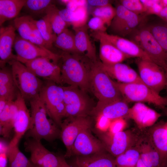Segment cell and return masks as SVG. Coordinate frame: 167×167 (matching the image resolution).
<instances>
[{
	"mask_svg": "<svg viewBox=\"0 0 167 167\" xmlns=\"http://www.w3.org/2000/svg\"><path fill=\"white\" fill-rule=\"evenodd\" d=\"M59 55L58 64L60 69L62 84L76 86L85 92L88 91L90 73L93 62L79 53L63 51Z\"/></svg>",
	"mask_w": 167,
	"mask_h": 167,
	"instance_id": "cell-1",
	"label": "cell"
},
{
	"mask_svg": "<svg viewBox=\"0 0 167 167\" xmlns=\"http://www.w3.org/2000/svg\"><path fill=\"white\" fill-rule=\"evenodd\" d=\"M29 102L32 122L26 135L27 138L51 141L60 137V129L51 119L48 118L45 107L40 97Z\"/></svg>",
	"mask_w": 167,
	"mask_h": 167,
	"instance_id": "cell-2",
	"label": "cell"
},
{
	"mask_svg": "<svg viewBox=\"0 0 167 167\" xmlns=\"http://www.w3.org/2000/svg\"><path fill=\"white\" fill-rule=\"evenodd\" d=\"M92 62L89 75V89L98 101L109 103L123 99L122 96L113 81L98 64Z\"/></svg>",
	"mask_w": 167,
	"mask_h": 167,
	"instance_id": "cell-3",
	"label": "cell"
},
{
	"mask_svg": "<svg viewBox=\"0 0 167 167\" xmlns=\"http://www.w3.org/2000/svg\"><path fill=\"white\" fill-rule=\"evenodd\" d=\"M8 64L15 85L25 101H29L40 97L44 83L24 64L15 59Z\"/></svg>",
	"mask_w": 167,
	"mask_h": 167,
	"instance_id": "cell-4",
	"label": "cell"
},
{
	"mask_svg": "<svg viewBox=\"0 0 167 167\" xmlns=\"http://www.w3.org/2000/svg\"><path fill=\"white\" fill-rule=\"evenodd\" d=\"M63 96L62 86L49 81L44 83L40 94L49 117L59 127L66 118Z\"/></svg>",
	"mask_w": 167,
	"mask_h": 167,
	"instance_id": "cell-5",
	"label": "cell"
},
{
	"mask_svg": "<svg viewBox=\"0 0 167 167\" xmlns=\"http://www.w3.org/2000/svg\"><path fill=\"white\" fill-rule=\"evenodd\" d=\"M114 83L123 99L127 102H147L162 108L167 106V98L161 96L142 82Z\"/></svg>",
	"mask_w": 167,
	"mask_h": 167,
	"instance_id": "cell-6",
	"label": "cell"
},
{
	"mask_svg": "<svg viewBox=\"0 0 167 167\" xmlns=\"http://www.w3.org/2000/svg\"><path fill=\"white\" fill-rule=\"evenodd\" d=\"M129 36L131 40L137 44L152 61L165 70L167 69L165 54L147 26L139 27Z\"/></svg>",
	"mask_w": 167,
	"mask_h": 167,
	"instance_id": "cell-7",
	"label": "cell"
},
{
	"mask_svg": "<svg viewBox=\"0 0 167 167\" xmlns=\"http://www.w3.org/2000/svg\"><path fill=\"white\" fill-rule=\"evenodd\" d=\"M62 86L66 118L88 116L92 109L86 92L76 86Z\"/></svg>",
	"mask_w": 167,
	"mask_h": 167,
	"instance_id": "cell-8",
	"label": "cell"
},
{
	"mask_svg": "<svg viewBox=\"0 0 167 167\" xmlns=\"http://www.w3.org/2000/svg\"><path fill=\"white\" fill-rule=\"evenodd\" d=\"M24 147L25 151L30 154V161L37 167H63L67 163L64 157L56 156L47 149L40 140L28 138Z\"/></svg>",
	"mask_w": 167,
	"mask_h": 167,
	"instance_id": "cell-9",
	"label": "cell"
},
{
	"mask_svg": "<svg viewBox=\"0 0 167 167\" xmlns=\"http://www.w3.org/2000/svg\"><path fill=\"white\" fill-rule=\"evenodd\" d=\"M139 77L144 84L158 94L165 88V70L153 62L137 58L136 60Z\"/></svg>",
	"mask_w": 167,
	"mask_h": 167,
	"instance_id": "cell-10",
	"label": "cell"
},
{
	"mask_svg": "<svg viewBox=\"0 0 167 167\" xmlns=\"http://www.w3.org/2000/svg\"><path fill=\"white\" fill-rule=\"evenodd\" d=\"M92 124V121L88 116L66 118L62 121L60 127V137L66 149L65 157L72 156V146L76 138L83 130L91 128Z\"/></svg>",
	"mask_w": 167,
	"mask_h": 167,
	"instance_id": "cell-11",
	"label": "cell"
},
{
	"mask_svg": "<svg viewBox=\"0 0 167 167\" xmlns=\"http://www.w3.org/2000/svg\"><path fill=\"white\" fill-rule=\"evenodd\" d=\"M13 47L16 53V60L23 63L38 58L45 57L58 64L60 57L59 54L34 44L19 36H16Z\"/></svg>",
	"mask_w": 167,
	"mask_h": 167,
	"instance_id": "cell-12",
	"label": "cell"
},
{
	"mask_svg": "<svg viewBox=\"0 0 167 167\" xmlns=\"http://www.w3.org/2000/svg\"><path fill=\"white\" fill-rule=\"evenodd\" d=\"M23 64L38 78L58 84H62L60 67L52 59L40 57L26 61Z\"/></svg>",
	"mask_w": 167,
	"mask_h": 167,
	"instance_id": "cell-13",
	"label": "cell"
},
{
	"mask_svg": "<svg viewBox=\"0 0 167 167\" xmlns=\"http://www.w3.org/2000/svg\"><path fill=\"white\" fill-rule=\"evenodd\" d=\"M15 101L16 107L13 123L15 134L9 144L11 145L18 144L22 137L29 130L32 122L31 115L26 105L25 101L19 91Z\"/></svg>",
	"mask_w": 167,
	"mask_h": 167,
	"instance_id": "cell-14",
	"label": "cell"
},
{
	"mask_svg": "<svg viewBox=\"0 0 167 167\" xmlns=\"http://www.w3.org/2000/svg\"><path fill=\"white\" fill-rule=\"evenodd\" d=\"M91 128L82 131L75 139L72 148V156H86L104 152L101 141L92 134Z\"/></svg>",
	"mask_w": 167,
	"mask_h": 167,
	"instance_id": "cell-15",
	"label": "cell"
},
{
	"mask_svg": "<svg viewBox=\"0 0 167 167\" xmlns=\"http://www.w3.org/2000/svg\"><path fill=\"white\" fill-rule=\"evenodd\" d=\"M92 35V36H100L105 39L123 53L131 58L136 57L151 61L148 56L140 47L131 40L109 34L106 32H93Z\"/></svg>",
	"mask_w": 167,
	"mask_h": 167,
	"instance_id": "cell-16",
	"label": "cell"
},
{
	"mask_svg": "<svg viewBox=\"0 0 167 167\" xmlns=\"http://www.w3.org/2000/svg\"><path fill=\"white\" fill-rule=\"evenodd\" d=\"M129 109L127 102L123 99L109 103L98 101L90 114L95 118L103 116L109 120H115L127 115Z\"/></svg>",
	"mask_w": 167,
	"mask_h": 167,
	"instance_id": "cell-17",
	"label": "cell"
},
{
	"mask_svg": "<svg viewBox=\"0 0 167 167\" xmlns=\"http://www.w3.org/2000/svg\"><path fill=\"white\" fill-rule=\"evenodd\" d=\"M97 62L111 78L116 79L119 82L124 84L143 83L135 71L126 64L120 63L107 65L98 61Z\"/></svg>",
	"mask_w": 167,
	"mask_h": 167,
	"instance_id": "cell-18",
	"label": "cell"
},
{
	"mask_svg": "<svg viewBox=\"0 0 167 167\" xmlns=\"http://www.w3.org/2000/svg\"><path fill=\"white\" fill-rule=\"evenodd\" d=\"M16 29L12 25L2 27L0 29V66L1 68L7 63L16 60V55L12 53V47L16 36Z\"/></svg>",
	"mask_w": 167,
	"mask_h": 167,
	"instance_id": "cell-19",
	"label": "cell"
},
{
	"mask_svg": "<svg viewBox=\"0 0 167 167\" xmlns=\"http://www.w3.org/2000/svg\"><path fill=\"white\" fill-rule=\"evenodd\" d=\"M88 29L87 24L81 27L73 29L75 34V46L79 54L96 62L98 61L96 49L88 34Z\"/></svg>",
	"mask_w": 167,
	"mask_h": 167,
	"instance_id": "cell-20",
	"label": "cell"
},
{
	"mask_svg": "<svg viewBox=\"0 0 167 167\" xmlns=\"http://www.w3.org/2000/svg\"><path fill=\"white\" fill-rule=\"evenodd\" d=\"M93 36L99 41V57L101 62L103 64L112 65L122 63L131 58L105 39L99 36Z\"/></svg>",
	"mask_w": 167,
	"mask_h": 167,
	"instance_id": "cell-21",
	"label": "cell"
},
{
	"mask_svg": "<svg viewBox=\"0 0 167 167\" xmlns=\"http://www.w3.org/2000/svg\"><path fill=\"white\" fill-rule=\"evenodd\" d=\"M98 135L105 149L113 156L116 157L126 151L127 136L125 132L119 131L112 135L101 133Z\"/></svg>",
	"mask_w": 167,
	"mask_h": 167,
	"instance_id": "cell-22",
	"label": "cell"
},
{
	"mask_svg": "<svg viewBox=\"0 0 167 167\" xmlns=\"http://www.w3.org/2000/svg\"><path fill=\"white\" fill-rule=\"evenodd\" d=\"M128 114L138 124L142 126L154 123L161 116L160 114L141 102L135 103L129 109Z\"/></svg>",
	"mask_w": 167,
	"mask_h": 167,
	"instance_id": "cell-23",
	"label": "cell"
},
{
	"mask_svg": "<svg viewBox=\"0 0 167 167\" xmlns=\"http://www.w3.org/2000/svg\"><path fill=\"white\" fill-rule=\"evenodd\" d=\"M77 167H116L115 159L104 152L86 156H77Z\"/></svg>",
	"mask_w": 167,
	"mask_h": 167,
	"instance_id": "cell-24",
	"label": "cell"
},
{
	"mask_svg": "<svg viewBox=\"0 0 167 167\" xmlns=\"http://www.w3.org/2000/svg\"><path fill=\"white\" fill-rule=\"evenodd\" d=\"M15 83L11 69L6 66L0 70V97L8 101L15 99L18 91Z\"/></svg>",
	"mask_w": 167,
	"mask_h": 167,
	"instance_id": "cell-25",
	"label": "cell"
},
{
	"mask_svg": "<svg viewBox=\"0 0 167 167\" xmlns=\"http://www.w3.org/2000/svg\"><path fill=\"white\" fill-rule=\"evenodd\" d=\"M26 0H0V25L16 18L25 5Z\"/></svg>",
	"mask_w": 167,
	"mask_h": 167,
	"instance_id": "cell-26",
	"label": "cell"
},
{
	"mask_svg": "<svg viewBox=\"0 0 167 167\" xmlns=\"http://www.w3.org/2000/svg\"><path fill=\"white\" fill-rule=\"evenodd\" d=\"M16 107L15 100L9 101L0 112V133L4 137H8L13 128Z\"/></svg>",
	"mask_w": 167,
	"mask_h": 167,
	"instance_id": "cell-27",
	"label": "cell"
},
{
	"mask_svg": "<svg viewBox=\"0 0 167 167\" xmlns=\"http://www.w3.org/2000/svg\"><path fill=\"white\" fill-rule=\"evenodd\" d=\"M54 45L63 52L79 53L75 46V33L67 28L57 35Z\"/></svg>",
	"mask_w": 167,
	"mask_h": 167,
	"instance_id": "cell-28",
	"label": "cell"
},
{
	"mask_svg": "<svg viewBox=\"0 0 167 167\" xmlns=\"http://www.w3.org/2000/svg\"><path fill=\"white\" fill-rule=\"evenodd\" d=\"M152 137L162 165L167 160V129L166 126H160L156 128L153 132Z\"/></svg>",
	"mask_w": 167,
	"mask_h": 167,
	"instance_id": "cell-29",
	"label": "cell"
},
{
	"mask_svg": "<svg viewBox=\"0 0 167 167\" xmlns=\"http://www.w3.org/2000/svg\"><path fill=\"white\" fill-rule=\"evenodd\" d=\"M7 157L9 167H32L33 165L19 150L18 144L8 145Z\"/></svg>",
	"mask_w": 167,
	"mask_h": 167,
	"instance_id": "cell-30",
	"label": "cell"
},
{
	"mask_svg": "<svg viewBox=\"0 0 167 167\" xmlns=\"http://www.w3.org/2000/svg\"><path fill=\"white\" fill-rule=\"evenodd\" d=\"M59 10L53 4L47 9L45 13L50 22L53 31L57 35L67 28L68 26L60 15Z\"/></svg>",
	"mask_w": 167,
	"mask_h": 167,
	"instance_id": "cell-31",
	"label": "cell"
},
{
	"mask_svg": "<svg viewBox=\"0 0 167 167\" xmlns=\"http://www.w3.org/2000/svg\"><path fill=\"white\" fill-rule=\"evenodd\" d=\"M35 24L49 49L53 47L57 35L53 29L50 22L45 15L40 19L35 20Z\"/></svg>",
	"mask_w": 167,
	"mask_h": 167,
	"instance_id": "cell-32",
	"label": "cell"
},
{
	"mask_svg": "<svg viewBox=\"0 0 167 167\" xmlns=\"http://www.w3.org/2000/svg\"><path fill=\"white\" fill-rule=\"evenodd\" d=\"M147 27L161 47L167 60V24L159 22Z\"/></svg>",
	"mask_w": 167,
	"mask_h": 167,
	"instance_id": "cell-33",
	"label": "cell"
},
{
	"mask_svg": "<svg viewBox=\"0 0 167 167\" xmlns=\"http://www.w3.org/2000/svg\"><path fill=\"white\" fill-rule=\"evenodd\" d=\"M33 18L26 15L17 17L14 20V26L19 36L22 38L29 40L32 32V21Z\"/></svg>",
	"mask_w": 167,
	"mask_h": 167,
	"instance_id": "cell-34",
	"label": "cell"
},
{
	"mask_svg": "<svg viewBox=\"0 0 167 167\" xmlns=\"http://www.w3.org/2000/svg\"><path fill=\"white\" fill-rule=\"evenodd\" d=\"M116 8V14L109 27L111 34L116 35L118 30L125 23L131 12L120 4Z\"/></svg>",
	"mask_w": 167,
	"mask_h": 167,
	"instance_id": "cell-35",
	"label": "cell"
},
{
	"mask_svg": "<svg viewBox=\"0 0 167 167\" xmlns=\"http://www.w3.org/2000/svg\"><path fill=\"white\" fill-rule=\"evenodd\" d=\"M140 157V153L137 150H127L116 157V167H136Z\"/></svg>",
	"mask_w": 167,
	"mask_h": 167,
	"instance_id": "cell-36",
	"label": "cell"
},
{
	"mask_svg": "<svg viewBox=\"0 0 167 167\" xmlns=\"http://www.w3.org/2000/svg\"><path fill=\"white\" fill-rule=\"evenodd\" d=\"M116 14V8L111 4L104 6L96 7L93 11V16L97 17L101 19L109 27Z\"/></svg>",
	"mask_w": 167,
	"mask_h": 167,
	"instance_id": "cell-37",
	"label": "cell"
},
{
	"mask_svg": "<svg viewBox=\"0 0 167 167\" xmlns=\"http://www.w3.org/2000/svg\"><path fill=\"white\" fill-rule=\"evenodd\" d=\"M50 0H26L24 7L33 14L45 13L48 7L53 4Z\"/></svg>",
	"mask_w": 167,
	"mask_h": 167,
	"instance_id": "cell-38",
	"label": "cell"
},
{
	"mask_svg": "<svg viewBox=\"0 0 167 167\" xmlns=\"http://www.w3.org/2000/svg\"><path fill=\"white\" fill-rule=\"evenodd\" d=\"M88 18L87 5L79 7L74 11L71 24L73 29L79 28L86 24Z\"/></svg>",
	"mask_w": 167,
	"mask_h": 167,
	"instance_id": "cell-39",
	"label": "cell"
},
{
	"mask_svg": "<svg viewBox=\"0 0 167 167\" xmlns=\"http://www.w3.org/2000/svg\"><path fill=\"white\" fill-rule=\"evenodd\" d=\"M140 158L147 167H161L162 162L158 152L149 151L141 154Z\"/></svg>",
	"mask_w": 167,
	"mask_h": 167,
	"instance_id": "cell-40",
	"label": "cell"
},
{
	"mask_svg": "<svg viewBox=\"0 0 167 167\" xmlns=\"http://www.w3.org/2000/svg\"><path fill=\"white\" fill-rule=\"evenodd\" d=\"M120 4L130 11L138 15L146 12L147 10L139 0H122Z\"/></svg>",
	"mask_w": 167,
	"mask_h": 167,
	"instance_id": "cell-41",
	"label": "cell"
},
{
	"mask_svg": "<svg viewBox=\"0 0 167 167\" xmlns=\"http://www.w3.org/2000/svg\"><path fill=\"white\" fill-rule=\"evenodd\" d=\"M32 32L29 41L36 45L50 50L37 28L33 18L32 21Z\"/></svg>",
	"mask_w": 167,
	"mask_h": 167,
	"instance_id": "cell-42",
	"label": "cell"
},
{
	"mask_svg": "<svg viewBox=\"0 0 167 167\" xmlns=\"http://www.w3.org/2000/svg\"><path fill=\"white\" fill-rule=\"evenodd\" d=\"M87 25L88 28L93 32H106L107 27L102 19L96 16H93L88 21Z\"/></svg>",
	"mask_w": 167,
	"mask_h": 167,
	"instance_id": "cell-43",
	"label": "cell"
},
{
	"mask_svg": "<svg viewBox=\"0 0 167 167\" xmlns=\"http://www.w3.org/2000/svg\"><path fill=\"white\" fill-rule=\"evenodd\" d=\"M61 1L66 5L67 9L73 11L79 7L87 5V0H63Z\"/></svg>",
	"mask_w": 167,
	"mask_h": 167,
	"instance_id": "cell-44",
	"label": "cell"
},
{
	"mask_svg": "<svg viewBox=\"0 0 167 167\" xmlns=\"http://www.w3.org/2000/svg\"><path fill=\"white\" fill-rule=\"evenodd\" d=\"M8 145L2 140L0 141V167H7Z\"/></svg>",
	"mask_w": 167,
	"mask_h": 167,
	"instance_id": "cell-45",
	"label": "cell"
},
{
	"mask_svg": "<svg viewBox=\"0 0 167 167\" xmlns=\"http://www.w3.org/2000/svg\"><path fill=\"white\" fill-rule=\"evenodd\" d=\"M59 14L63 20L68 25H71L73 19L74 11L66 8L59 10Z\"/></svg>",
	"mask_w": 167,
	"mask_h": 167,
	"instance_id": "cell-46",
	"label": "cell"
},
{
	"mask_svg": "<svg viewBox=\"0 0 167 167\" xmlns=\"http://www.w3.org/2000/svg\"><path fill=\"white\" fill-rule=\"evenodd\" d=\"M88 4L90 5L98 7L110 4V1L108 0H87Z\"/></svg>",
	"mask_w": 167,
	"mask_h": 167,
	"instance_id": "cell-47",
	"label": "cell"
},
{
	"mask_svg": "<svg viewBox=\"0 0 167 167\" xmlns=\"http://www.w3.org/2000/svg\"><path fill=\"white\" fill-rule=\"evenodd\" d=\"M159 2L148 8L146 13L148 14H155L157 15L163 8L160 4Z\"/></svg>",
	"mask_w": 167,
	"mask_h": 167,
	"instance_id": "cell-48",
	"label": "cell"
},
{
	"mask_svg": "<svg viewBox=\"0 0 167 167\" xmlns=\"http://www.w3.org/2000/svg\"><path fill=\"white\" fill-rule=\"evenodd\" d=\"M160 0H141L146 8L150 7L156 3L159 2Z\"/></svg>",
	"mask_w": 167,
	"mask_h": 167,
	"instance_id": "cell-49",
	"label": "cell"
},
{
	"mask_svg": "<svg viewBox=\"0 0 167 167\" xmlns=\"http://www.w3.org/2000/svg\"><path fill=\"white\" fill-rule=\"evenodd\" d=\"M157 16L164 20L167 16V6L163 8Z\"/></svg>",
	"mask_w": 167,
	"mask_h": 167,
	"instance_id": "cell-50",
	"label": "cell"
},
{
	"mask_svg": "<svg viewBox=\"0 0 167 167\" xmlns=\"http://www.w3.org/2000/svg\"><path fill=\"white\" fill-rule=\"evenodd\" d=\"M9 101L4 98L0 97V112L3 110Z\"/></svg>",
	"mask_w": 167,
	"mask_h": 167,
	"instance_id": "cell-51",
	"label": "cell"
},
{
	"mask_svg": "<svg viewBox=\"0 0 167 167\" xmlns=\"http://www.w3.org/2000/svg\"><path fill=\"white\" fill-rule=\"evenodd\" d=\"M159 3L163 8L167 6V0H160Z\"/></svg>",
	"mask_w": 167,
	"mask_h": 167,
	"instance_id": "cell-52",
	"label": "cell"
},
{
	"mask_svg": "<svg viewBox=\"0 0 167 167\" xmlns=\"http://www.w3.org/2000/svg\"><path fill=\"white\" fill-rule=\"evenodd\" d=\"M136 167H147L143 163L141 162H138Z\"/></svg>",
	"mask_w": 167,
	"mask_h": 167,
	"instance_id": "cell-53",
	"label": "cell"
},
{
	"mask_svg": "<svg viewBox=\"0 0 167 167\" xmlns=\"http://www.w3.org/2000/svg\"><path fill=\"white\" fill-rule=\"evenodd\" d=\"M165 72L166 76V84H165V88L166 90V94H167V96L166 97L167 98V69L165 70Z\"/></svg>",
	"mask_w": 167,
	"mask_h": 167,
	"instance_id": "cell-54",
	"label": "cell"
},
{
	"mask_svg": "<svg viewBox=\"0 0 167 167\" xmlns=\"http://www.w3.org/2000/svg\"><path fill=\"white\" fill-rule=\"evenodd\" d=\"M161 167H167V160Z\"/></svg>",
	"mask_w": 167,
	"mask_h": 167,
	"instance_id": "cell-55",
	"label": "cell"
},
{
	"mask_svg": "<svg viewBox=\"0 0 167 167\" xmlns=\"http://www.w3.org/2000/svg\"><path fill=\"white\" fill-rule=\"evenodd\" d=\"M63 167H72L71 165H69L67 163L64 165Z\"/></svg>",
	"mask_w": 167,
	"mask_h": 167,
	"instance_id": "cell-56",
	"label": "cell"
},
{
	"mask_svg": "<svg viewBox=\"0 0 167 167\" xmlns=\"http://www.w3.org/2000/svg\"><path fill=\"white\" fill-rule=\"evenodd\" d=\"M167 24V16L163 20Z\"/></svg>",
	"mask_w": 167,
	"mask_h": 167,
	"instance_id": "cell-57",
	"label": "cell"
},
{
	"mask_svg": "<svg viewBox=\"0 0 167 167\" xmlns=\"http://www.w3.org/2000/svg\"><path fill=\"white\" fill-rule=\"evenodd\" d=\"M32 167H36V166H35V165H33V166H32Z\"/></svg>",
	"mask_w": 167,
	"mask_h": 167,
	"instance_id": "cell-58",
	"label": "cell"
}]
</instances>
